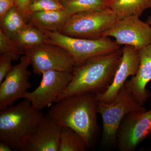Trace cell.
Returning <instances> with one entry per match:
<instances>
[{
  "label": "cell",
  "instance_id": "24",
  "mask_svg": "<svg viewBox=\"0 0 151 151\" xmlns=\"http://www.w3.org/2000/svg\"><path fill=\"white\" fill-rule=\"evenodd\" d=\"M31 0H14L15 6L22 15L25 20H29L31 14L29 7Z\"/></svg>",
  "mask_w": 151,
  "mask_h": 151
},
{
  "label": "cell",
  "instance_id": "11",
  "mask_svg": "<svg viewBox=\"0 0 151 151\" xmlns=\"http://www.w3.org/2000/svg\"><path fill=\"white\" fill-rule=\"evenodd\" d=\"M29 65V58L24 54L20 58L18 64L14 66L0 83V111L13 105L18 99L23 98L31 87L29 81L31 72L28 70Z\"/></svg>",
  "mask_w": 151,
  "mask_h": 151
},
{
  "label": "cell",
  "instance_id": "2",
  "mask_svg": "<svg viewBox=\"0 0 151 151\" xmlns=\"http://www.w3.org/2000/svg\"><path fill=\"white\" fill-rule=\"evenodd\" d=\"M122 54V49L92 57L72 71L71 81L56 102L76 94H103L111 86Z\"/></svg>",
  "mask_w": 151,
  "mask_h": 151
},
{
  "label": "cell",
  "instance_id": "8",
  "mask_svg": "<svg viewBox=\"0 0 151 151\" xmlns=\"http://www.w3.org/2000/svg\"><path fill=\"white\" fill-rule=\"evenodd\" d=\"M151 135V110L135 111L122 120L117 134V146L120 151H134Z\"/></svg>",
  "mask_w": 151,
  "mask_h": 151
},
{
  "label": "cell",
  "instance_id": "17",
  "mask_svg": "<svg viewBox=\"0 0 151 151\" xmlns=\"http://www.w3.org/2000/svg\"><path fill=\"white\" fill-rule=\"evenodd\" d=\"M13 40L24 52V50L42 44L47 43V36L42 31L29 23L16 35Z\"/></svg>",
  "mask_w": 151,
  "mask_h": 151
},
{
  "label": "cell",
  "instance_id": "28",
  "mask_svg": "<svg viewBox=\"0 0 151 151\" xmlns=\"http://www.w3.org/2000/svg\"><path fill=\"white\" fill-rule=\"evenodd\" d=\"M57 1H60V2H62V1H69V0H57Z\"/></svg>",
  "mask_w": 151,
  "mask_h": 151
},
{
  "label": "cell",
  "instance_id": "3",
  "mask_svg": "<svg viewBox=\"0 0 151 151\" xmlns=\"http://www.w3.org/2000/svg\"><path fill=\"white\" fill-rule=\"evenodd\" d=\"M0 111V141L14 151H22L25 141L44 115L28 99Z\"/></svg>",
  "mask_w": 151,
  "mask_h": 151
},
{
  "label": "cell",
  "instance_id": "20",
  "mask_svg": "<svg viewBox=\"0 0 151 151\" xmlns=\"http://www.w3.org/2000/svg\"><path fill=\"white\" fill-rule=\"evenodd\" d=\"M87 148L79 134L70 128L63 127L58 151H86Z\"/></svg>",
  "mask_w": 151,
  "mask_h": 151
},
{
  "label": "cell",
  "instance_id": "10",
  "mask_svg": "<svg viewBox=\"0 0 151 151\" xmlns=\"http://www.w3.org/2000/svg\"><path fill=\"white\" fill-rule=\"evenodd\" d=\"M42 76L37 88L32 92H27L23 96L40 111L55 103L71 81L72 72L47 70L43 72Z\"/></svg>",
  "mask_w": 151,
  "mask_h": 151
},
{
  "label": "cell",
  "instance_id": "15",
  "mask_svg": "<svg viewBox=\"0 0 151 151\" xmlns=\"http://www.w3.org/2000/svg\"><path fill=\"white\" fill-rule=\"evenodd\" d=\"M71 16L65 9L37 12L31 14L29 23L42 31L58 32Z\"/></svg>",
  "mask_w": 151,
  "mask_h": 151
},
{
  "label": "cell",
  "instance_id": "25",
  "mask_svg": "<svg viewBox=\"0 0 151 151\" xmlns=\"http://www.w3.org/2000/svg\"><path fill=\"white\" fill-rule=\"evenodd\" d=\"M14 6V0H0V19Z\"/></svg>",
  "mask_w": 151,
  "mask_h": 151
},
{
  "label": "cell",
  "instance_id": "5",
  "mask_svg": "<svg viewBox=\"0 0 151 151\" xmlns=\"http://www.w3.org/2000/svg\"><path fill=\"white\" fill-rule=\"evenodd\" d=\"M43 32L47 36V43L66 50L73 57L76 66L81 65L92 57L108 54L121 49V46L109 37L89 39L68 36L59 32Z\"/></svg>",
  "mask_w": 151,
  "mask_h": 151
},
{
  "label": "cell",
  "instance_id": "27",
  "mask_svg": "<svg viewBox=\"0 0 151 151\" xmlns=\"http://www.w3.org/2000/svg\"><path fill=\"white\" fill-rule=\"evenodd\" d=\"M146 22L151 27V16L149 17L147 19Z\"/></svg>",
  "mask_w": 151,
  "mask_h": 151
},
{
  "label": "cell",
  "instance_id": "9",
  "mask_svg": "<svg viewBox=\"0 0 151 151\" xmlns=\"http://www.w3.org/2000/svg\"><path fill=\"white\" fill-rule=\"evenodd\" d=\"M139 17L131 16L117 21L102 37H114L120 46L129 45L138 50L147 46L151 42V27Z\"/></svg>",
  "mask_w": 151,
  "mask_h": 151
},
{
  "label": "cell",
  "instance_id": "13",
  "mask_svg": "<svg viewBox=\"0 0 151 151\" xmlns=\"http://www.w3.org/2000/svg\"><path fill=\"white\" fill-rule=\"evenodd\" d=\"M139 50L129 45H124L119 65L111 86L103 94H97L98 101L111 103L116 98L121 88L128 78L133 76L137 72L139 65Z\"/></svg>",
  "mask_w": 151,
  "mask_h": 151
},
{
  "label": "cell",
  "instance_id": "22",
  "mask_svg": "<svg viewBox=\"0 0 151 151\" xmlns=\"http://www.w3.org/2000/svg\"><path fill=\"white\" fill-rule=\"evenodd\" d=\"M6 53L24 54L14 41L6 35L0 29V54Z\"/></svg>",
  "mask_w": 151,
  "mask_h": 151
},
{
  "label": "cell",
  "instance_id": "14",
  "mask_svg": "<svg viewBox=\"0 0 151 151\" xmlns=\"http://www.w3.org/2000/svg\"><path fill=\"white\" fill-rule=\"evenodd\" d=\"M138 50L140 63L137 72L124 85L135 100L143 106L150 96L146 86L151 81V42Z\"/></svg>",
  "mask_w": 151,
  "mask_h": 151
},
{
  "label": "cell",
  "instance_id": "6",
  "mask_svg": "<svg viewBox=\"0 0 151 151\" xmlns=\"http://www.w3.org/2000/svg\"><path fill=\"white\" fill-rule=\"evenodd\" d=\"M117 21L110 8L83 12L71 15L58 32L71 37L94 39L102 37Z\"/></svg>",
  "mask_w": 151,
  "mask_h": 151
},
{
  "label": "cell",
  "instance_id": "7",
  "mask_svg": "<svg viewBox=\"0 0 151 151\" xmlns=\"http://www.w3.org/2000/svg\"><path fill=\"white\" fill-rule=\"evenodd\" d=\"M32 65L33 72L39 75L45 71L55 70L72 72L75 61L63 47L50 43H43L24 50Z\"/></svg>",
  "mask_w": 151,
  "mask_h": 151
},
{
  "label": "cell",
  "instance_id": "4",
  "mask_svg": "<svg viewBox=\"0 0 151 151\" xmlns=\"http://www.w3.org/2000/svg\"><path fill=\"white\" fill-rule=\"evenodd\" d=\"M145 110L135 100L125 85L112 102L105 103L98 101L97 111L103 121L102 145H117V132L125 116L133 111Z\"/></svg>",
  "mask_w": 151,
  "mask_h": 151
},
{
  "label": "cell",
  "instance_id": "21",
  "mask_svg": "<svg viewBox=\"0 0 151 151\" xmlns=\"http://www.w3.org/2000/svg\"><path fill=\"white\" fill-rule=\"evenodd\" d=\"M64 10L62 3L57 0H31L29 7L31 14L37 12Z\"/></svg>",
  "mask_w": 151,
  "mask_h": 151
},
{
  "label": "cell",
  "instance_id": "1",
  "mask_svg": "<svg viewBox=\"0 0 151 151\" xmlns=\"http://www.w3.org/2000/svg\"><path fill=\"white\" fill-rule=\"evenodd\" d=\"M96 94H73L55 102L47 114L60 126L73 130L83 138L87 148L92 147L99 129Z\"/></svg>",
  "mask_w": 151,
  "mask_h": 151
},
{
  "label": "cell",
  "instance_id": "29",
  "mask_svg": "<svg viewBox=\"0 0 151 151\" xmlns=\"http://www.w3.org/2000/svg\"><path fill=\"white\" fill-rule=\"evenodd\" d=\"M111 1H112V0H111Z\"/></svg>",
  "mask_w": 151,
  "mask_h": 151
},
{
  "label": "cell",
  "instance_id": "23",
  "mask_svg": "<svg viewBox=\"0 0 151 151\" xmlns=\"http://www.w3.org/2000/svg\"><path fill=\"white\" fill-rule=\"evenodd\" d=\"M20 55L16 53H6L0 55V83H1L9 72L12 69L13 60L19 58Z\"/></svg>",
  "mask_w": 151,
  "mask_h": 151
},
{
  "label": "cell",
  "instance_id": "12",
  "mask_svg": "<svg viewBox=\"0 0 151 151\" xmlns=\"http://www.w3.org/2000/svg\"><path fill=\"white\" fill-rule=\"evenodd\" d=\"M62 129L47 114L28 137L22 151H58Z\"/></svg>",
  "mask_w": 151,
  "mask_h": 151
},
{
  "label": "cell",
  "instance_id": "19",
  "mask_svg": "<svg viewBox=\"0 0 151 151\" xmlns=\"http://www.w3.org/2000/svg\"><path fill=\"white\" fill-rule=\"evenodd\" d=\"M111 0H69L61 2L65 9L71 15L89 11L110 8Z\"/></svg>",
  "mask_w": 151,
  "mask_h": 151
},
{
  "label": "cell",
  "instance_id": "18",
  "mask_svg": "<svg viewBox=\"0 0 151 151\" xmlns=\"http://www.w3.org/2000/svg\"><path fill=\"white\" fill-rule=\"evenodd\" d=\"M0 20V29L12 39L27 25L23 17L15 6L9 10Z\"/></svg>",
  "mask_w": 151,
  "mask_h": 151
},
{
  "label": "cell",
  "instance_id": "16",
  "mask_svg": "<svg viewBox=\"0 0 151 151\" xmlns=\"http://www.w3.org/2000/svg\"><path fill=\"white\" fill-rule=\"evenodd\" d=\"M110 8L118 20L131 16L140 17L146 10L151 9V0H112Z\"/></svg>",
  "mask_w": 151,
  "mask_h": 151
},
{
  "label": "cell",
  "instance_id": "26",
  "mask_svg": "<svg viewBox=\"0 0 151 151\" xmlns=\"http://www.w3.org/2000/svg\"><path fill=\"white\" fill-rule=\"evenodd\" d=\"M13 150L10 146L4 142H0V151H12Z\"/></svg>",
  "mask_w": 151,
  "mask_h": 151
}]
</instances>
